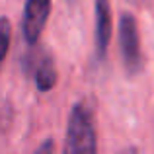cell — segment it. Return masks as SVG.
I'll list each match as a JSON object with an SVG mask.
<instances>
[{"instance_id": "cell-1", "label": "cell", "mask_w": 154, "mask_h": 154, "mask_svg": "<svg viewBox=\"0 0 154 154\" xmlns=\"http://www.w3.org/2000/svg\"><path fill=\"white\" fill-rule=\"evenodd\" d=\"M96 150H98V143H96V127H94L92 109L86 103L78 102V103L72 105L70 115H68L64 152H68V154H78V152L94 154Z\"/></svg>"}, {"instance_id": "cell-2", "label": "cell", "mask_w": 154, "mask_h": 154, "mask_svg": "<svg viewBox=\"0 0 154 154\" xmlns=\"http://www.w3.org/2000/svg\"><path fill=\"white\" fill-rule=\"evenodd\" d=\"M119 51L123 64L131 74L140 70L143 64V53H140V37L139 26L133 14L125 12L119 18Z\"/></svg>"}, {"instance_id": "cell-3", "label": "cell", "mask_w": 154, "mask_h": 154, "mask_svg": "<svg viewBox=\"0 0 154 154\" xmlns=\"http://www.w3.org/2000/svg\"><path fill=\"white\" fill-rule=\"evenodd\" d=\"M51 14V0H26L23 4L22 33L27 45H35L41 37Z\"/></svg>"}, {"instance_id": "cell-4", "label": "cell", "mask_w": 154, "mask_h": 154, "mask_svg": "<svg viewBox=\"0 0 154 154\" xmlns=\"http://www.w3.org/2000/svg\"><path fill=\"white\" fill-rule=\"evenodd\" d=\"M96 47L94 57L96 63H102L107 55L109 39H111V6L109 0H96Z\"/></svg>"}, {"instance_id": "cell-5", "label": "cell", "mask_w": 154, "mask_h": 154, "mask_svg": "<svg viewBox=\"0 0 154 154\" xmlns=\"http://www.w3.org/2000/svg\"><path fill=\"white\" fill-rule=\"evenodd\" d=\"M33 78H35V86L39 92H49L57 86V68L55 63L47 53H39V59L35 63L33 68Z\"/></svg>"}, {"instance_id": "cell-6", "label": "cell", "mask_w": 154, "mask_h": 154, "mask_svg": "<svg viewBox=\"0 0 154 154\" xmlns=\"http://www.w3.org/2000/svg\"><path fill=\"white\" fill-rule=\"evenodd\" d=\"M10 41H12L10 20H8V18H0V66H2V60L6 59V55H8Z\"/></svg>"}, {"instance_id": "cell-7", "label": "cell", "mask_w": 154, "mask_h": 154, "mask_svg": "<svg viewBox=\"0 0 154 154\" xmlns=\"http://www.w3.org/2000/svg\"><path fill=\"white\" fill-rule=\"evenodd\" d=\"M43 150H53V143L51 140H47L45 144H41V146L37 148V152H43Z\"/></svg>"}]
</instances>
